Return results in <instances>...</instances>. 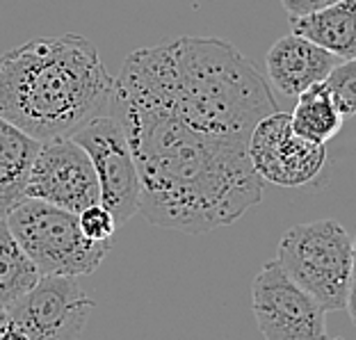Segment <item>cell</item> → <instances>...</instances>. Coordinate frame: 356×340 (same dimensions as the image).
Segmentation results:
<instances>
[{"label": "cell", "instance_id": "1", "mask_svg": "<svg viewBox=\"0 0 356 340\" xmlns=\"http://www.w3.org/2000/svg\"><path fill=\"white\" fill-rule=\"evenodd\" d=\"M108 115L131 144L140 174V213L158 229L201 236L238 222L263 199L247 142L194 131L121 67Z\"/></svg>", "mask_w": 356, "mask_h": 340}, {"label": "cell", "instance_id": "2", "mask_svg": "<svg viewBox=\"0 0 356 340\" xmlns=\"http://www.w3.org/2000/svg\"><path fill=\"white\" fill-rule=\"evenodd\" d=\"M194 131L247 142L256 124L277 112L267 80L233 44L181 37L137 48L124 62Z\"/></svg>", "mask_w": 356, "mask_h": 340}, {"label": "cell", "instance_id": "3", "mask_svg": "<svg viewBox=\"0 0 356 340\" xmlns=\"http://www.w3.org/2000/svg\"><path fill=\"white\" fill-rule=\"evenodd\" d=\"M115 78L80 35L39 37L0 55V119L37 142L71 137L108 115Z\"/></svg>", "mask_w": 356, "mask_h": 340}, {"label": "cell", "instance_id": "4", "mask_svg": "<svg viewBox=\"0 0 356 340\" xmlns=\"http://www.w3.org/2000/svg\"><path fill=\"white\" fill-rule=\"evenodd\" d=\"M14 240L42 277H85L96 272L112 242H92L78 215L39 199H23L5 215Z\"/></svg>", "mask_w": 356, "mask_h": 340}, {"label": "cell", "instance_id": "5", "mask_svg": "<svg viewBox=\"0 0 356 340\" xmlns=\"http://www.w3.org/2000/svg\"><path fill=\"white\" fill-rule=\"evenodd\" d=\"M274 261L327 313L347 309L352 236L341 222L318 220L290 226L279 240Z\"/></svg>", "mask_w": 356, "mask_h": 340}, {"label": "cell", "instance_id": "6", "mask_svg": "<svg viewBox=\"0 0 356 340\" xmlns=\"http://www.w3.org/2000/svg\"><path fill=\"white\" fill-rule=\"evenodd\" d=\"M252 311L265 340H329L325 306L299 288L277 261L265 263L254 279Z\"/></svg>", "mask_w": 356, "mask_h": 340}, {"label": "cell", "instance_id": "7", "mask_svg": "<svg viewBox=\"0 0 356 340\" xmlns=\"http://www.w3.org/2000/svg\"><path fill=\"white\" fill-rule=\"evenodd\" d=\"M85 149L101 188V204L126 224L140 213V174L128 137L112 115H99L71 135Z\"/></svg>", "mask_w": 356, "mask_h": 340}, {"label": "cell", "instance_id": "8", "mask_svg": "<svg viewBox=\"0 0 356 340\" xmlns=\"http://www.w3.org/2000/svg\"><path fill=\"white\" fill-rule=\"evenodd\" d=\"M247 153L261 181L281 188H302L325 169L327 147L295 135L290 115L272 112L256 124L247 140Z\"/></svg>", "mask_w": 356, "mask_h": 340}, {"label": "cell", "instance_id": "9", "mask_svg": "<svg viewBox=\"0 0 356 340\" xmlns=\"http://www.w3.org/2000/svg\"><path fill=\"white\" fill-rule=\"evenodd\" d=\"M26 197L76 215L101 204L99 178L85 149L71 137L42 142L28 176Z\"/></svg>", "mask_w": 356, "mask_h": 340}, {"label": "cell", "instance_id": "10", "mask_svg": "<svg viewBox=\"0 0 356 340\" xmlns=\"http://www.w3.org/2000/svg\"><path fill=\"white\" fill-rule=\"evenodd\" d=\"M76 277H42L37 286L5 309L32 340H78L94 311Z\"/></svg>", "mask_w": 356, "mask_h": 340}, {"label": "cell", "instance_id": "11", "mask_svg": "<svg viewBox=\"0 0 356 340\" xmlns=\"http://www.w3.org/2000/svg\"><path fill=\"white\" fill-rule=\"evenodd\" d=\"M334 67H338L336 55L295 32L277 39L265 58L270 83L286 96H299L311 85L325 83Z\"/></svg>", "mask_w": 356, "mask_h": 340}, {"label": "cell", "instance_id": "12", "mask_svg": "<svg viewBox=\"0 0 356 340\" xmlns=\"http://www.w3.org/2000/svg\"><path fill=\"white\" fill-rule=\"evenodd\" d=\"M290 28L338 60L356 58V0H338L320 12L290 19Z\"/></svg>", "mask_w": 356, "mask_h": 340}, {"label": "cell", "instance_id": "13", "mask_svg": "<svg viewBox=\"0 0 356 340\" xmlns=\"http://www.w3.org/2000/svg\"><path fill=\"white\" fill-rule=\"evenodd\" d=\"M39 147L42 142L0 119V220L26 199L28 176Z\"/></svg>", "mask_w": 356, "mask_h": 340}, {"label": "cell", "instance_id": "14", "mask_svg": "<svg viewBox=\"0 0 356 340\" xmlns=\"http://www.w3.org/2000/svg\"><path fill=\"white\" fill-rule=\"evenodd\" d=\"M297 105L290 112V126L306 142L327 144L343 128V115L334 103L327 83H315L295 96Z\"/></svg>", "mask_w": 356, "mask_h": 340}, {"label": "cell", "instance_id": "15", "mask_svg": "<svg viewBox=\"0 0 356 340\" xmlns=\"http://www.w3.org/2000/svg\"><path fill=\"white\" fill-rule=\"evenodd\" d=\"M39 279L42 274L37 265L14 240L7 222L0 220V306L7 309L19 297L30 293Z\"/></svg>", "mask_w": 356, "mask_h": 340}, {"label": "cell", "instance_id": "16", "mask_svg": "<svg viewBox=\"0 0 356 340\" xmlns=\"http://www.w3.org/2000/svg\"><path fill=\"white\" fill-rule=\"evenodd\" d=\"M327 87L343 117L356 115V58L345 60L327 76Z\"/></svg>", "mask_w": 356, "mask_h": 340}, {"label": "cell", "instance_id": "17", "mask_svg": "<svg viewBox=\"0 0 356 340\" xmlns=\"http://www.w3.org/2000/svg\"><path fill=\"white\" fill-rule=\"evenodd\" d=\"M80 229L92 242H112V236L117 231V220L103 204H94L78 213Z\"/></svg>", "mask_w": 356, "mask_h": 340}, {"label": "cell", "instance_id": "18", "mask_svg": "<svg viewBox=\"0 0 356 340\" xmlns=\"http://www.w3.org/2000/svg\"><path fill=\"white\" fill-rule=\"evenodd\" d=\"M338 3V0H281L283 10L288 12V19H299V16H309L313 12H320L325 7Z\"/></svg>", "mask_w": 356, "mask_h": 340}, {"label": "cell", "instance_id": "19", "mask_svg": "<svg viewBox=\"0 0 356 340\" xmlns=\"http://www.w3.org/2000/svg\"><path fill=\"white\" fill-rule=\"evenodd\" d=\"M347 313L356 325V231L352 238V265H350V288H347Z\"/></svg>", "mask_w": 356, "mask_h": 340}, {"label": "cell", "instance_id": "20", "mask_svg": "<svg viewBox=\"0 0 356 340\" xmlns=\"http://www.w3.org/2000/svg\"><path fill=\"white\" fill-rule=\"evenodd\" d=\"M0 340H32V338H30L28 331L19 325V322L5 315L3 325H0Z\"/></svg>", "mask_w": 356, "mask_h": 340}, {"label": "cell", "instance_id": "21", "mask_svg": "<svg viewBox=\"0 0 356 340\" xmlns=\"http://www.w3.org/2000/svg\"><path fill=\"white\" fill-rule=\"evenodd\" d=\"M5 315H7V313H5V309H3V306H0V325H3V320H5Z\"/></svg>", "mask_w": 356, "mask_h": 340}, {"label": "cell", "instance_id": "22", "mask_svg": "<svg viewBox=\"0 0 356 340\" xmlns=\"http://www.w3.org/2000/svg\"><path fill=\"white\" fill-rule=\"evenodd\" d=\"M334 340H345V338H334Z\"/></svg>", "mask_w": 356, "mask_h": 340}]
</instances>
